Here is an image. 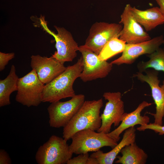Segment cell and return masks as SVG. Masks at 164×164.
Returning <instances> with one entry per match:
<instances>
[{"label": "cell", "mask_w": 164, "mask_h": 164, "mask_svg": "<svg viewBox=\"0 0 164 164\" xmlns=\"http://www.w3.org/2000/svg\"><path fill=\"white\" fill-rule=\"evenodd\" d=\"M83 67L81 56L75 63L67 67L63 73L45 85L42 102L52 103L74 96L75 94L73 88V84L75 80L80 77Z\"/></svg>", "instance_id": "6da1fadb"}, {"label": "cell", "mask_w": 164, "mask_h": 164, "mask_svg": "<svg viewBox=\"0 0 164 164\" xmlns=\"http://www.w3.org/2000/svg\"><path fill=\"white\" fill-rule=\"evenodd\" d=\"M19 79L16 73L15 67L12 65L7 77L0 80V107L11 104L10 96L13 92L17 91Z\"/></svg>", "instance_id": "d6986e66"}, {"label": "cell", "mask_w": 164, "mask_h": 164, "mask_svg": "<svg viewBox=\"0 0 164 164\" xmlns=\"http://www.w3.org/2000/svg\"><path fill=\"white\" fill-rule=\"evenodd\" d=\"M103 105L102 98L85 101L73 117L63 128V138L67 141L81 130L90 129L97 131L101 125L100 113Z\"/></svg>", "instance_id": "7a4b0ae2"}, {"label": "cell", "mask_w": 164, "mask_h": 164, "mask_svg": "<svg viewBox=\"0 0 164 164\" xmlns=\"http://www.w3.org/2000/svg\"><path fill=\"white\" fill-rule=\"evenodd\" d=\"M149 60L139 63L137 65L139 71L142 73L148 69L164 72V49L159 48L153 53L149 54ZM163 82H164V80Z\"/></svg>", "instance_id": "ffe728a7"}, {"label": "cell", "mask_w": 164, "mask_h": 164, "mask_svg": "<svg viewBox=\"0 0 164 164\" xmlns=\"http://www.w3.org/2000/svg\"><path fill=\"white\" fill-rule=\"evenodd\" d=\"M126 43L119 38H114L109 41L104 46L98 55L101 60L107 61L115 55L122 53Z\"/></svg>", "instance_id": "44dd1931"}, {"label": "cell", "mask_w": 164, "mask_h": 164, "mask_svg": "<svg viewBox=\"0 0 164 164\" xmlns=\"http://www.w3.org/2000/svg\"><path fill=\"white\" fill-rule=\"evenodd\" d=\"M122 156H117L116 163L121 164H145L148 155L135 142L126 145L121 150Z\"/></svg>", "instance_id": "ac0fdd59"}, {"label": "cell", "mask_w": 164, "mask_h": 164, "mask_svg": "<svg viewBox=\"0 0 164 164\" xmlns=\"http://www.w3.org/2000/svg\"><path fill=\"white\" fill-rule=\"evenodd\" d=\"M83 59V67L80 77L84 82L104 78L111 71L113 64L105 60H101L98 55L84 45L78 48Z\"/></svg>", "instance_id": "9c48e42d"}, {"label": "cell", "mask_w": 164, "mask_h": 164, "mask_svg": "<svg viewBox=\"0 0 164 164\" xmlns=\"http://www.w3.org/2000/svg\"><path fill=\"white\" fill-rule=\"evenodd\" d=\"M119 24L96 22L91 26L84 45L98 55L105 45L112 39L119 38L122 28Z\"/></svg>", "instance_id": "52a82bcc"}, {"label": "cell", "mask_w": 164, "mask_h": 164, "mask_svg": "<svg viewBox=\"0 0 164 164\" xmlns=\"http://www.w3.org/2000/svg\"><path fill=\"white\" fill-rule=\"evenodd\" d=\"M88 152L81 154L77 157L71 158L67 162V164H87L89 157Z\"/></svg>", "instance_id": "603a6c76"}, {"label": "cell", "mask_w": 164, "mask_h": 164, "mask_svg": "<svg viewBox=\"0 0 164 164\" xmlns=\"http://www.w3.org/2000/svg\"><path fill=\"white\" fill-rule=\"evenodd\" d=\"M163 44L164 45V39L163 41ZM163 49H164V48Z\"/></svg>", "instance_id": "4316f807"}, {"label": "cell", "mask_w": 164, "mask_h": 164, "mask_svg": "<svg viewBox=\"0 0 164 164\" xmlns=\"http://www.w3.org/2000/svg\"><path fill=\"white\" fill-rule=\"evenodd\" d=\"M11 160L8 154L5 150H0V164H10Z\"/></svg>", "instance_id": "d4e9b609"}, {"label": "cell", "mask_w": 164, "mask_h": 164, "mask_svg": "<svg viewBox=\"0 0 164 164\" xmlns=\"http://www.w3.org/2000/svg\"><path fill=\"white\" fill-rule=\"evenodd\" d=\"M40 20L44 30L55 38L57 51L52 56L64 63L72 61L77 56L79 46L71 33L63 28L54 26L57 32V34H55L48 28L44 17L40 18Z\"/></svg>", "instance_id": "ba28073f"}, {"label": "cell", "mask_w": 164, "mask_h": 164, "mask_svg": "<svg viewBox=\"0 0 164 164\" xmlns=\"http://www.w3.org/2000/svg\"><path fill=\"white\" fill-rule=\"evenodd\" d=\"M164 39L161 35L140 43H126L121 56L111 63L118 65L132 64L140 56L145 54L149 55L156 51L163 44Z\"/></svg>", "instance_id": "4fadbf2b"}, {"label": "cell", "mask_w": 164, "mask_h": 164, "mask_svg": "<svg viewBox=\"0 0 164 164\" xmlns=\"http://www.w3.org/2000/svg\"><path fill=\"white\" fill-rule=\"evenodd\" d=\"M159 6V9L164 16V0H155Z\"/></svg>", "instance_id": "484cf974"}, {"label": "cell", "mask_w": 164, "mask_h": 164, "mask_svg": "<svg viewBox=\"0 0 164 164\" xmlns=\"http://www.w3.org/2000/svg\"><path fill=\"white\" fill-rule=\"evenodd\" d=\"M71 139L72 141L69 145L70 149L73 154H76L96 152L105 146L113 149L118 144L107 134L96 132L90 129L77 132Z\"/></svg>", "instance_id": "3957f363"}, {"label": "cell", "mask_w": 164, "mask_h": 164, "mask_svg": "<svg viewBox=\"0 0 164 164\" xmlns=\"http://www.w3.org/2000/svg\"><path fill=\"white\" fill-rule=\"evenodd\" d=\"M129 4L126 5L121 15L120 23L123 25L119 38L127 44L140 43L151 38L135 19Z\"/></svg>", "instance_id": "7c38bea8"}, {"label": "cell", "mask_w": 164, "mask_h": 164, "mask_svg": "<svg viewBox=\"0 0 164 164\" xmlns=\"http://www.w3.org/2000/svg\"><path fill=\"white\" fill-rule=\"evenodd\" d=\"M146 74L138 72L133 75L142 82L147 83L150 87L152 95L155 104V113H149L154 118L155 124L162 125L164 117V82L161 86H159L160 80L158 77V71L154 70H146Z\"/></svg>", "instance_id": "8fae6325"}, {"label": "cell", "mask_w": 164, "mask_h": 164, "mask_svg": "<svg viewBox=\"0 0 164 164\" xmlns=\"http://www.w3.org/2000/svg\"><path fill=\"white\" fill-rule=\"evenodd\" d=\"M136 129L135 127L125 130L122 138L119 143L109 152L104 153L100 149L91 155V164H112L118 154L126 145L135 142Z\"/></svg>", "instance_id": "9a60e30c"}, {"label": "cell", "mask_w": 164, "mask_h": 164, "mask_svg": "<svg viewBox=\"0 0 164 164\" xmlns=\"http://www.w3.org/2000/svg\"><path fill=\"white\" fill-rule=\"evenodd\" d=\"M67 141L63 138L52 135L40 146L35 155L38 164H65L73 153L70 151Z\"/></svg>", "instance_id": "277c9868"}, {"label": "cell", "mask_w": 164, "mask_h": 164, "mask_svg": "<svg viewBox=\"0 0 164 164\" xmlns=\"http://www.w3.org/2000/svg\"><path fill=\"white\" fill-rule=\"evenodd\" d=\"M131 9L137 21L143 26L146 32L164 23V16L158 7L141 10L132 7Z\"/></svg>", "instance_id": "e0dca14e"}, {"label": "cell", "mask_w": 164, "mask_h": 164, "mask_svg": "<svg viewBox=\"0 0 164 164\" xmlns=\"http://www.w3.org/2000/svg\"><path fill=\"white\" fill-rule=\"evenodd\" d=\"M152 104L151 103L144 101L134 111L129 113L125 112L119 126L108 133V135L118 142L120 139V135L126 129L137 125H142L148 124L149 118L145 115L142 116L141 112L145 108Z\"/></svg>", "instance_id": "2e32d148"}, {"label": "cell", "mask_w": 164, "mask_h": 164, "mask_svg": "<svg viewBox=\"0 0 164 164\" xmlns=\"http://www.w3.org/2000/svg\"><path fill=\"white\" fill-rule=\"evenodd\" d=\"M30 66L35 70L39 80L44 85L50 82L66 69L64 63L52 56L50 57L39 55L31 57Z\"/></svg>", "instance_id": "5bb4252c"}, {"label": "cell", "mask_w": 164, "mask_h": 164, "mask_svg": "<svg viewBox=\"0 0 164 164\" xmlns=\"http://www.w3.org/2000/svg\"><path fill=\"white\" fill-rule=\"evenodd\" d=\"M14 53H5L0 52V71H2L5 68L9 61L14 57Z\"/></svg>", "instance_id": "cb8c5ba5"}, {"label": "cell", "mask_w": 164, "mask_h": 164, "mask_svg": "<svg viewBox=\"0 0 164 164\" xmlns=\"http://www.w3.org/2000/svg\"><path fill=\"white\" fill-rule=\"evenodd\" d=\"M44 85L39 79L35 70L32 69L19 78L16 101L28 107L38 106L42 102Z\"/></svg>", "instance_id": "8992f818"}, {"label": "cell", "mask_w": 164, "mask_h": 164, "mask_svg": "<svg viewBox=\"0 0 164 164\" xmlns=\"http://www.w3.org/2000/svg\"><path fill=\"white\" fill-rule=\"evenodd\" d=\"M139 131H144L146 129H150L154 131L159 135H164V125H160L154 123H150L147 124L140 125L136 128Z\"/></svg>", "instance_id": "7402d4cb"}, {"label": "cell", "mask_w": 164, "mask_h": 164, "mask_svg": "<svg viewBox=\"0 0 164 164\" xmlns=\"http://www.w3.org/2000/svg\"><path fill=\"white\" fill-rule=\"evenodd\" d=\"M82 94H75L64 102L60 101L51 103L47 108L50 126L53 128L65 127L76 114L85 100Z\"/></svg>", "instance_id": "5b68a950"}, {"label": "cell", "mask_w": 164, "mask_h": 164, "mask_svg": "<svg viewBox=\"0 0 164 164\" xmlns=\"http://www.w3.org/2000/svg\"><path fill=\"white\" fill-rule=\"evenodd\" d=\"M103 96L108 101L101 115V125L97 132L108 134L111 132L113 124L118 127L121 123L125 113L124 104L119 92H105Z\"/></svg>", "instance_id": "30bf717a"}]
</instances>
